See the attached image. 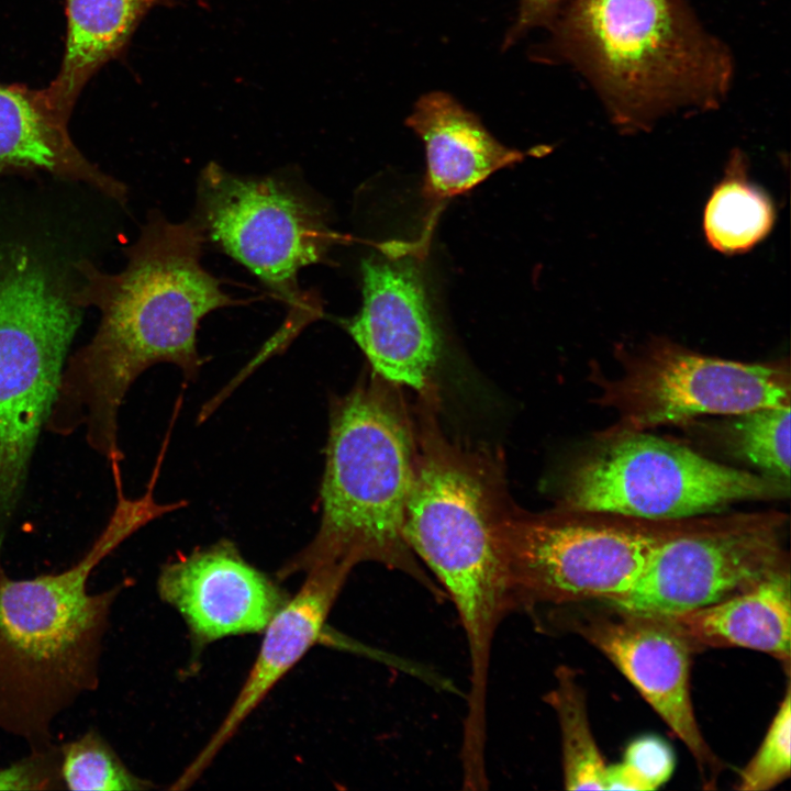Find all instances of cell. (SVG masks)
I'll return each mask as SVG.
<instances>
[{
    "label": "cell",
    "mask_w": 791,
    "mask_h": 791,
    "mask_svg": "<svg viewBox=\"0 0 791 791\" xmlns=\"http://www.w3.org/2000/svg\"><path fill=\"white\" fill-rule=\"evenodd\" d=\"M204 236L191 218L174 223L152 211L124 252L126 266L104 272L88 260L70 292L79 308L100 312L96 333L66 360L45 430L62 436L83 431L88 446L120 463L118 416L126 392L155 364L168 363L197 378L202 359L197 331L210 312L237 305L201 264Z\"/></svg>",
    "instance_id": "1"
},
{
    "label": "cell",
    "mask_w": 791,
    "mask_h": 791,
    "mask_svg": "<svg viewBox=\"0 0 791 791\" xmlns=\"http://www.w3.org/2000/svg\"><path fill=\"white\" fill-rule=\"evenodd\" d=\"M534 58L577 70L620 131L720 108L735 63L684 0H571Z\"/></svg>",
    "instance_id": "2"
},
{
    "label": "cell",
    "mask_w": 791,
    "mask_h": 791,
    "mask_svg": "<svg viewBox=\"0 0 791 791\" xmlns=\"http://www.w3.org/2000/svg\"><path fill=\"white\" fill-rule=\"evenodd\" d=\"M416 452L414 414L401 387L370 370L346 394L333 398L320 526L279 578L320 567L350 572L361 562H377L445 598L404 535Z\"/></svg>",
    "instance_id": "3"
},
{
    "label": "cell",
    "mask_w": 791,
    "mask_h": 791,
    "mask_svg": "<svg viewBox=\"0 0 791 791\" xmlns=\"http://www.w3.org/2000/svg\"><path fill=\"white\" fill-rule=\"evenodd\" d=\"M413 414L417 452L405 538L453 601L465 633L488 635L512 606L502 534L515 505L501 455L448 437L436 389L419 396Z\"/></svg>",
    "instance_id": "4"
},
{
    "label": "cell",
    "mask_w": 791,
    "mask_h": 791,
    "mask_svg": "<svg viewBox=\"0 0 791 791\" xmlns=\"http://www.w3.org/2000/svg\"><path fill=\"white\" fill-rule=\"evenodd\" d=\"M115 549L100 533L71 567L14 579L0 549V731L30 751L54 745L53 725L99 686L112 605L124 586L88 590L92 570Z\"/></svg>",
    "instance_id": "5"
},
{
    "label": "cell",
    "mask_w": 791,
    "mask_h": 791,
    "mask_svg": "<svg viewBox=\"0 0 791 791\" xmlns=\"http://www.w3.org/2000/svg\"><path fill=\"white\" fill-rule=\"evenodd\" d=\"M734 520L651 521L562 509L535 514L515 506L502 534L514 611L622 595L662 544Z\"/></svg>",
    "instance_id": "6"
},
{
    "label": "cell",
    "mask_w": 791,
    "mask_h": 791,
    "mask_svg": "<svg viewBox=\"0 0 791 791\" xmlns=\"http://www.w3.org/2000/svg\"><path fill=\"white\" fill-rule=\"evenodd\" d=\"M197 185L192 219L204 241L243 265L287 308L283 324L254 358L261 365L322 316L320 298L300 287L299 272L325 259L333 234L312 198L279 176H242L210 163Z\"/></svg>",
    "instance_id": "7"
},
{
    "label": "cell",
    "mask_w": 791,
    "mask_h": 791,
    "mask_svg": "<svg viewBox=\"0 0 791 791\" xmlns=\"http://www.w3.org/2000/svg\"><path fill=\"white\" fill-rule=\"evenodd\" d=\"M25 250L0 264V545L23 495L40 433L81 321Z\"/></svg>",
    "instance_id": "8"
},
{
    "label": "cell",
    "mask_w": 791,
    "mask_h": 791,
    "mask_svg": "<svg viewBox=\"0 0 791 791\" xmlns=\"http://www.w3.org/2000/svg\"><path fill=\"white\" fill-rule=\"evenodd\" d=\"M599 442L567 472L558 509L670 521L790 494V483L720 464L646 432Z\"/></svg>",
    "instance_id": "9"
},
{
    "label": "cell",
    "mask_w": 791,
    "mask_h": 791,
    "mask_svg": "<svg viewBox=\"0 0 791 791\" xmlns=\"http://www.w3.org/2000/svg\"><path fill=\"white\" fill-rule=\"evenodd\" d=\"M621 372H595L598 404L616 413L598 437L645 432L700 415H737L791 404L787 360L743 363L708 356L668 338L654 337L634 350H620Z\"/></svg>",
    "instance_id": "10"
},
{
    "label": "cell",
    "mask_w": 791,
    "mask_h": 791,
    "mask_svg": "<svg viewBox=\"0 0 791 791\" xmlns=\"http://www.w3.org/2000/svg\"><path fill=\"white\" fill-rule=\"evenodd\" d=\"M779 512L686 534L662 544L624 594L601 602L619 611L670 616L739 594L790 570Z\"/></svg>",
    "instance_id": "11"
},
{
    "label": "cell",
    "mask_w": 791,
    "mask_h": 791,
    "mask_svg": "<svg viewBox=\"0 0 791 791\" xmlns=\"http://www.w3.org/2000/svg\"><path fill=\"white\" fill-rule=\"evenodd\" d=\"M605 606L608 612L581 613L569 623L637 689L686 745L703 782L714 788L723 764L695 718L690 692L692 649L662 616Z\"/></svg>",
    "instance_id": "12"
},
{
    "label": "cell",
    "mask_w": 791,
    "mask_h": 791,
    "mask_svg": "<svg viewBox=\"0 0 791 791\" xmlns=\"http://www.w3.org/2000/svg\"><path fill=\"white\" fill-rule=\"evenodd\" d=\"M388 249L363 260V304L344 326L371 371L421 396L435 389L441 335L414 257L404 246Z\"/></svg>",
    "instance_id": "13"
},
{
    "label": "cell",
    "mask_w": 791,
    "mask_h": 791,
    "mask_svg": "<svg viewBox=\"0 0 791 791\" xmlns=\"http://www.w3.org/2000/svg\"><path fill=\"white\" fill-rule=\"evenodd\" d=\"M157 590L185 620L196 649L227 636L263 632L289 599L227 539L165 564Z\"/></svg>",
    "instance_id": "14"
},
{
    "label": "cell",
    "mask_w": 791,
    "mask_h": 791,
    "mask_svg": "<svg viewBox=\"0 0 791 791\" xmlns=\"http://www.w3.org/2000/svg\"><path fill=\"white\" fill-rule=\"evenodd\" d=\"M349 573L332 567L304 572L299 591L264 628L256 659L222 723L170 789L181 790L194 783L270 690L325 637L328 614Z\"/></svg>",
    "instance_id": "15"
},
{
    "label": "cell",
    "mask_w": 791,
    "mask_h": 791,
    "mask_svg": "<svg viewBox=\"0 0 791 791\" xmlns=\"http://www.w3.org/2000/svg\"><path fill=\"white\" fill-rule=\"evenodd\" d=\"M405 125L424 143L423 193L432 202L465 193L525 156L500 143L475 113L444 91L421 96Z\"/></svg>",
    "instance_id": "16"
},
{
    "label": "cell",
    "mask_w": 791,
    "mask_h": 791,
    "mask_svg": "<svg viewBox=\"0 0 791 791\" xmlns=\"http://www.w3.org/2000/svg\"><path fill=\"white\" fill-rule=\"evenodd\" d=\"M45 171L82 182L120 203L127 189L91 163L73 142L68 124L43 108L32 89L0 85V175Z\"/></svg>",
    "instance_id": "17"
},
{
    "label": "cell",
    "mask_w": 791,
    "mask_h": 791,
    "mask_svg": "<svg viewBox=\"0 0 791 791\" xmlns=\"http://www.w3.org/2000/svg\"><path fill=\"white\" fill-rule=\"evenodd\" d=\"M692 651L743 647L775 657L790 672V570L772 576L726 600L686 613L662 616Z\"/></svg>",
    "instance_id": "18"
},
{
    "label": "cell",
    "mask_w": 791,
    "mask_h": 791,
    "mask_svg": "<svg viewBox=\"0 0 791 791\" xmlns=\"http://www.w3.org/2000/svg\"><path fill=\"white\" fill-rule=\"evenodd\" d=\"M161 0H66L67 37L58 75L36 101L68 124L85 85L126 45L145 13Z\"/></svg>",
    "instance_id": "19"
},
{
    "label": "cell",
    "mask_w": 791,
    "mask_h": 791,
    "mask_svg": "<svg viewBox=\"0 0 791 791\" xmlns=\"http://www.w3.org/2000/svg\"><path fill=\"white\" fill-rule=\"evenodd\" d=\"M773 222L772 201L749 181L744 153L733 151L725 175L704 209L703 229L709 244L725 255L746 253L768 235Z\"/></svg>",
    "instance_id": "20"
},
{
    "label": "cell",
    "mask_w": 791,
    "mask_h": 791,
    "mask_svg": "<svg viewBox=\"0 0 791 791\" xmlns=\"http://www.w3.org/2000/svg\"><path fill=\"white\" fill-rule=\"evenodd\" d=\"M545 702L556 713L561 740L562 782L568 790H605L606 764L592 734L586 695L573 669L555 671Z\"/></svg>",
    "instance_id": "21"
},
{
    "label": "cell",
    "mask_w": 791,
    "mask_h": 791,
    "mask_svg": "<svg viewBox=\"0 0 791 791\" xmlns=\"http://www.w3.org/2000/svg\"><path fill=\"white\" fill-rule=\"evenodd\" d=\"M790 415L791 405L733 415L725 428L729 449L764 475L790 483Z\"/></svg>",
    "instance_id": "22"
},
{
    "label": "cell",
    "mask_w": 791,
    "mask_h": 791,
    "mask_svg": "<svg viewBox=\"0 0 791 791\" xmlns=\"http://www.w3.org/2000/svg\"><path fill=\"white\" fill-rule=\"evenodd\" d=\"M60 776L73 791H140L153 789L151 781L134 775L108 740L89 729L59 745Z\"/></svg>",
    "instance_id": "23"
},
{
    "label": "cell",
    "mask_w": 791,
    "mask_h": 791,
    "mask_svg": "<svg viewBox=\"0 0 791 791\" xmlns=\"http://www.w3.org/2000/svg\"><path fill=\"white\" fill-rule=\"evenodd\" d=\"M676 759L660 737L646 735L632 740L621 762L606 767L605 790L651 791L671 777Z\"/></svg>",
    "instance_id": "24"
},
{
    "label": "cell",
    "mask_w": 791,
    "mask_h": 791,
    "mask_svg": "<svg viewBox=\"0 0 791 791\" xmlns=\"http://www.w3.org/2000/svg\"><path fill=\"white\" fill-rule=\"evenodd\" d=\"M791 692L787 683L784 697L768 727L758 750L742 770L737 789L767 791L790 777Z\"/></svg>",
    "instance_id": "25"
},
{
    "label": "cell",
    "mask_w": 791,
    "mask_h": 791,
    "mask_svg": "<svg viewBox=\"0 0 791 791\" xmlns=\"http://www.w3.org/2000/svg\"><path fill=\"white\" fill-rule=\"evenodd\" d=\"M65 789L60 776L59 745L30 751L20 760L0 768V791Z\"/></svg>",
    "instance_id": "26"
},
{
    "label": "cell",
    "mask_w": 791,
    "mask_h": 791,
    "mask_svg": "<svg viewBox=\"0 0 791 791\" xmlns=\"http://www.w3.org/2000/svg\"><path fill=\"white\" fill-rule=\"evenodd\" d=\"M571 0H519L514 23L505 34L503 51L536 27H549Z\"/></svg>",
    "instance_id": "27"
}]
</instances>
